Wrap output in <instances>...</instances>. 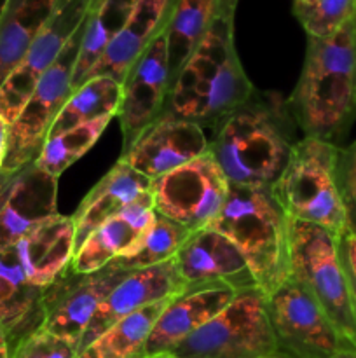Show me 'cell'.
I'll return each mask as SVG.
<instances>
[{
  "instance_id": "cell-1",
  "label": "cell",
  "mask_w": 356,
  "mask_h": 358,
  "mask_svg": "<svg viewBox=\"0 0 356 358\" xmlns=\"http://www.w3.org/2000/svg\"><path fill=\"white\" fill-rule=\"evenodd\" d=\"M297 128L286 98L255 87L244 103L212 128L208 150L229 184L272 185L300 140Z\"/></svg>"
},
{
  "instance_id": "cell-2",
  "label": "cell",
  "mask_w": 356,
  "mask_h": 358,
  "mask_svg": "<svg viewBox=\"0 0 356 358\" xmlns=\"http://www.w3.org/2000/svg\"><path fill=\"white\" fill-rule=\"evenodd\" d=\"M253 91L234 44V16L218 13L178 72L161 121H187L212 129Z\"/></svg>"
},
{
  "instance_id": "cell-3",
  "label": "cell",
  "mask_w": 356,
  "mask_h": 358,
  "mask_svg": "<svg viewBox=\"0 0 356 358\" xmlns=\"http://www.w3.org/2000/svg\"><path fill=\"white\" fill-rule=\"evenodd\" d=\"M288 105L302 136L335 143L349 128L356 117L353 20L330 37H307L302 72Z\"/></svg>"
},
{
  "instance_id": "cell-4",
  "label": "cell",
  "mask_w": 356,
  "mask_h": 358,
  "mask_svg": "<svg viewBox=\"0 0 356 358\" xmlns=\"http://www.w3.org/2000/svg\"><path fill=\"white\" fill-rule=\"evenodd\" d=\"M208 227L222 233L239 248L265 297L290 278V217L274 198L271 185L229 184L225 205Z\"/></svg>"
},
{
  "instance_id": "cell-5",
  "label": "cell",
  "mask_w": 356,
  "mask_h": 358,
  "mask_svg": "<svg viewBox=\"0 0 356 358\" xmlns=\"http://www.w3.org/2000/svg\"><path fill=\"white\" fill-rule=\"evenodd\" d=\"M339 152L337 143L302 136L271 189L290 219L313 224L341 240L349 222L337 180Z\"/></svg>"
},
{
  "instance_id": "cell-6",
  "label": "cell",
  "mask_w": 356,
  "mask_h": 358,
  "mask_svg": "<svg viewBox=\"0 0 356 358\" xmlns=\"http://www.w3.org/2000/svg\"><path fill=\"white\" fill-rule=\"evenodd\" d=\"M290 276L316 299L342 341L356 346L355 304L339 240L321 227L293 219H290Z\"/></svg>"
},
{
  "instance_id": "cell-7",
  "label": "cell",
  "mask_w": 356,
  "mask_h": 358,
  "mask_svg": "<svg viewBox=\"0 0 356 358\" xmlns=\"http://www.w3.org/2000/svg\"><path fill=\"white\" fill-rule=\"evenodd\" d=\"M168 353L178 358L279 357L267 297L258 289L237 292L229 306Z\"/></svg>"
},
{
  "instance_id": "cell-8",
  "label": "cell",
  "mask_w": 356,
  "mask_h": 358,
  "mask_svg": "<svg viewBox=\"0 0 356 358\" xmlns=\"http://www.w3.org/2000/svg\"><path fill=\"white\" fill-rule=\"evenodd\" d=\"M82 27L70 38L54 65L40 77L23 110L10 124L6 161L0 171L17 170L37 159L40 154L52 122L72 94L73 70L82 42Z\"/></svg>"
},
{
  "instance_id": "cell-9",
  "label": "cell",
  "mask_w": 356,
  "mask_h": 358,
  "mask_svg": "<svg viewBox=\"0 0 356 358\" xmlns=\"http://www.w3.org/2000/svg\"><path fill=\"white\" fill-rule=\"evenodd\" d=\"M150 192L156 213L194 233L208 227L223 208L229 182L208 150L198 159L154 180Z\"/></svg>"
},
{
  "instance_id": "cell-10",
  "label": "cell",
  "mask_w": 356,
  "mask_h": 358,
  "mask_svg": "<svg viewBox=\"0 0 356 358\" xmlns=\"http://www.w3.org/2000/svg\"><path fill=\"white\" fill-rule=\"evenodd\" d=\"M267 313L281 358H334L348 345L316 299L292 276L267 297Z\"/></svg>"
},
{
  "instance_id": "cell-11",
  "label": "cell",
  "mask_w": 356,
  "mask_h": 358,
  "mask_svg": "<svg viewBox=\"0 0 356 358\" xmlns=\"http://www.w3.org/2000/svg\"><path fill=\"white\" fill-rule=\"evenodd\" d=\"M91 0H59L23 59L6 77L0 86V115L9 124L16 121L40 77L54 65L70 38L82 27Z\"/></svg>"
},
{
  "instance_id": "cell-12",
  "label": "cell",
  "mask_w": 356,
  "mask_h": 358,
  "mask_svg": "<svg viewBox=\"0 0 356 358\" xmlns=\"http://www.w3.org/2000/svg\"><path fill=\"white\" fill-rule=\"evenodd\" d=\"M117 262H110L94 273H73L66 269L44 290V331L73 341L80 348L91 320L108 294L128 276Z\"/></svg>"
},
{
  "instance_id": "cell-13",
  "label": "cell",
  "mask_w": 356,
  "mask_h": 358,
  "mask_svg": "<svg viewBox=\"0 0 356 358\" xmlns=\"http://www.w3.org/2000/svg\"><path fill=\"white\" fill-rule=\"evenodd\" d=\"M170 90V65L163 31L133 63L121 84V105L117 112L122 133L121 154L128 152L150 126L161 121Z\"/></svg>"
},
{
  "instance_id": "cell-14",
  "label": "cell",
  "mask_w": 356,
  "mask_h": 358,
  "mask_svg": "<svg viewBox=\"0 0 356 358\" xmlns=\"http://www.w3.org/2000/svg\"><path fill=\"white\" fill-rule=\"evenodd\" d=\"M58 215V178L35 161L13 171H0V250Z\"/></svg>"
},
{
  "instance_id": "cell-15",
  "label": "cell",
  "mask_w": 356,
  "mask_h": 358,
  "mask_svg": "<svg viewBox=\"0 0 356 358\" xmlns=\"http://www.w3.org/2000/svg\"><path fill=\"white\" fill-rule=\"evenodd\" d=\"M175 264L184 283L181 292L216 285L236 292L258 289L239 248L213 227L191 233L175 255Z\"/></svg>"
},
{
  "instance_id": "cell-16",
  "label": "cell",
  "mask_w": 356,
  "mask_h": 358,
  "mask_svg": "<svg viewBox=\"0 0 356 358\" xmlns=\"http://www.w3.org/2000/svg\"><path fill=\"white\" fill-rule=\"evenodd\" d=\"M209 138L201 126L187 121H159L150 126L119 161L150 182L208 152Z\"/></svg>"
},
{
  "instance_id": "cell-17",
  "label": "cell",
  "mask_w": 356,
  "mask_h": 358,
  "mask_svg": "<svg viewBox=\"0 0 356 358\" xmlns=\"http://www.w3.org/2000/svg\"><path fill=\"white\" fill-rule=\"evenodd\" d=\"M181 289H184V283L177 271L175 259L152 266V268L128 273V276L108 294L107 299L98 308L86 334L82 336L79 352L91 345L94 339L100 338L108 327H112L121 318L161 301L173 299L180 296Z\"/></svg>"
},
{
  "instance_id": "cell-18",
  "label": "cell",
  "mask_w": 356,
  "mask_h": 358,
  "mask_svg": "<svg viewBox=\"0 0 356 358\" xmlns=\"http://www.w3.org/2000/svg\"><path fill=\"white\" fill-rule=\"evenodd\" d=\"M152 192H145L117 215L98 226L73 254L70 269L73 273H94L110 262L128 255L152 226Z\"/></svg>"
},
{
  "instance_id": "cell-19",
  "label": "cell",
  "mask_w": 356,
  "mask_h": 358,
  "mask_svg": "<svg viewBox=\"0 0 356 358\" xmlns=\"http://www.w3.org/2000/svg\"><path fill=\"white\" fill-rule=\"evenodd\" d=\"M237 292L230 287L187 290L173 297L157 318L145 345L143 357L168 353L229 306Z\"/></svg>"
},
{
  "instance_id": "cell-20",
  "label": "cell",
  "mask_w": 356,
  "mask_h": 358,
  "mask_svg": "<svg viewBox=\"0 0 356 358\" xmlns=\"http://www.w3.org/2000/svg\"><path fill=\"white\" fill-rule=\"evenodd\" d=\"M175 0H136L128 21L108 44L91 77L108 76L122 84L133 63L166 28Z\"/></svg>"
},
{
  "instance_id": "cell-21",
  "label": "cell",
  "mask_w": 356,
  "mask_h": 358,
  "mask_svg": "<svg viewBox=\"0 0 356 358\" xmlns=\"http://www.w3.org/2000/svg\"><path fill=\"white\" fill-rule=\"evenodd\" d=\"M31 285L47 289L70 268L75 254V224L72 215H54L14 245Z\"/></svg>"
},
{
  "instance_id": "cell-22",
  "label": "cell",
  "mask_w": 356,
  "mask_h": 358,
  "mask_svg": "<svg viewBox=\"0 0 356 358\" xmlns=\"http://www.w3.org/2000/svg\"><path fill=\"white\" fill-rule=\"evenodd\" d=\"M44 289L31 285L16 250H0V325L10 350L44 325Z\"/></svg>"
},
{
  "instance_id": "cell-23",
  "label": "cell",
  "mask_w": 356,
  "mask_h": 358,
  "mask_svg": "<svg viewBox=\"0 0 356 358\" xmlns=\"http://www.w3.org/2000/svg\"><path fill=\"white\" fill-rule=\"evenodd\" d=\"M152 182L133 170L124 161H117L107 175L87 192L72 215L75 224V250L98 226L117 215L136 198L150 191Z\"/></svg>"
},
{
  "instance_id": "cell-24",
  "label": "cell",
  "mask_w": 356,
  "mask_h": 358,
  "mask_svg": "<svg viewBox=\"0 0 356 358\" xmlns=\"http://www.w3.org/2000/svg\"><path fill=\"white\" fill-rule=\"evenodd\" d=\"M59 0H9L0 21V86L23 59Z\"/></svg>"
},
{
  "instance_id": "cell-25",
  "label": "cell",
  "mask_w": 356,
  "mask_h": 358,
  "mask_svg": "<svg viewBox=\"0 0 356 358\" xmlns=\"http://www.w3.org/2000/svg\"><path fill=\"white\" fill-rule=\"evenodd\" d=\"M218 13L220 0H175L164 28L171 86Z\"/></svg>"
},
{
  "instance_id": "cell-26",
  "label": "cell",
  "mask_w": 356,
  "mask_h": 358,
  "mask_svg": "<svg viewBox=\"0 0 356 358\" xmlns=\"http://www.w3.org/2000/svg\"><path fill=\"white\" fill-rule=\"evenodd\" d=\"M136 0H91L89 13L82 27L79 58L73 70L72 91L82 86L101 55L128 21Z\"/></svg>"
},
{
  "instance_id": "cell-27",
  "label": "cell",
  "mask_w": 356,
  "mask_h": 358,
  "mask_svg": "<svg viewBox=\"0 0 356 358\" xmlns=\"http://www.w3.org/2000/svg\"><path fill=\"white\" fill-rule=\"evenodd\" d=\"M170 301H161L121 318L80 350L77 358H143L147 339Z\"/></svg>"
},
{
  "instance_id": "cell-28",
  "label": "cell",
  "mask_w": 356,
  "mask_h": 358,
  "mask_svg": "<svg viewBox=\"0 0 356 358\" xmlns=\"http://www.w3.org/2000/svg\"><path fill=\"white\" fill-rule=\"evenodd\" d=\"M121 105V84L108 76H94L72 91L68 100L52 122L49 135H58L70 128L112 115L117 117Z\"/></svg>"
},
{
  "instance_id": "cell-29",
  "label": "cell",
  "mask_w": 356,
  "mask_h": 358,
  "mask_svg": "<svg viewBox=\"0 0 356 358\" xmlns=\"http://www.w3.org/2000/svg\"><path fill=\"white\" fill-rule=\"evenodd\" d=\"M112 119H114L112 115H105V117L84 122V124L66 129L58 135L47 136L40 154L35 159V164L51 177L59 178V175L66 168L72 166L98 142Z\"/></svg>"
},
{
  "instance_id": "cell-30",
  "label": "cell",
  "mask_w": 356,
  "mask_h": 358,
  "mask_svg": "<svg viewBox=\"0 0 356 358\" xmlns=\"http://www.w3.org/2000/svg\"><path fill=\"white\" fill-rule=\"evenodd\" d=\"M191 233L192 231H188L181 224L156 213L152 226L140 240V243L128 255L117 259L115 262L126 271H136V269L163 264L175 259Z\"/></svg>"
},
{
  "instance_id": "cell-31",
  "label": "cell",
  "mask_w": 356,
  "mask_h": 358,
  "mask_svg": "<svg viewBox=\"0 0 356 358\" xmlns=\"http://www.w3.org/2000/svg\"><path fill=\"white\" fill-rule=\"evenodd\" d=\"M293 14L307 37L325 38L355 17L356 0H309L293 3Z\"/></svg>"
},
{
  "instance_id": "cell-32",
  "label": "cell",
  "mask_w": 356,
  "mask_h": 358,
  "mask_svg": "<svg viewBox=\"0 0 356 358\" xmlns=\"http://www.w3.org/2000/svg\"><path fill=\"white\" fill-rule=\"evenodd\" d=\"M79 346L73 341L52 334V332L40 331L34 332L27 339L20 343L13 350L10 358H77Z\"/></svg>"
},
{
  "instance_id": "cell-33",
  "label": "cell",
  "mask_w": 356,
  "mask_h": 358,
  "mask_svg": "<svg viewBox=\"0 0 356 358\" xmlns=\"http://www.w3.org/2000/svg\"><path fill=\"white\" fill-rule=\"evenodd\" d=\"M337 180L348 213L349 231L356 234V140L339 152Z\"/></svg>"
},
{
  "instance_id": "cell-34",
  "label": "cell",
  "mask_w": 356,
  "mask_h": 358,
  "mask_svg": "<svg viewBox=\"0 0 356 358\" xmlns=\"http://www.w3.org/2000/svg\"><path fill=\"white\" fill-rule=\"evenodd\" d=\"M339 250H341L342 264L348 273L349 285H351V289H356V234L348 231L339 240Z\"/></svg>"
},
{
  "instance_id": "cell-35",
  "label": "cell",
  "mask_w": 356,
  "mask_h": 358,
  "mask_svg": "<svg viewBox=\"0 0 356 358\" xmlns=\"http://www.w3.org/2000/svg\"><path fill=\"white\" fill-rule=\"evenodd\" d=\"M9 129L10 124L0 115V170H2L3 161H6L7 143H9Z\"/></svg>"
},
{
  "instance_id": "cell-36",
  "label": "cell",
  "mask_w": 356,
  "mask_h": 358,
  "mask_svg": "<svg viewBox=\"0 0 356 358\" xmlns=\"http://www.w3.org/2000/svg\"><path fill=\"white\" fill-rule=\"evenodd\" d=\"M13 357V350H10L9 338H7L6 331L0 325V358H10Z\"/></svg>"
},
{
  "instance_id": "cell-37",
  "label": "cell",
  "mask_w": 356,
  "mask_h": 358,
  "mask_svg": "<svg viewBox=\"0 0 356 358\" xmlns=\"http://www.w3.org/2000/svg\"><path fill=\"white\" fill-rule=\"evenodd\" d=\"M239 0H220V13L225 14H236V7Z\"/></svg>"
},
{
  "instance_id": "cell-38",
  "label": "cell",
  "mask_w": 356,
  "mask_h": 358,
  "mask_svg": "<svg viewBox=\"0 0 356 358\" xmlns=\"http://www.w3.org/2000/svg\"><path fill=\"white\" fill-rule=\"evenodd\" d=\"M334 358H356V346L344 345L337 353H335Z\"/></svg>"
},
{
  "instance_id": "cell-39",
  "label": "cell",
  "mask_w": 356,
  "mask_h": 358,
  "mask_svg": "<svg viewBox=\"0 0 356 358\" xmlns=\"http://www.w3.org/2000/svg\"><path fill=\"white\" fill-rule=\"evenodd\" d=\"M143 358H178V357H175L173 353H157V355H150V357H143Z\"/></svg>"
},
{
  "instance_id": "cell-40",
  "label": "cell",
  "mask_w": 356,
  "mask_h": 358,
  "mask_svg": "<svg viewBox=\"0 0 356 358\" xmlns=\"http://www.w3.org/2000/svg\"><path fill=\"white\" fill-rule=\"evenodd\" d=\"M7 2H9V0H0V21H2V17H3V13H6Z\"/></svg>"
},
{
  "instance_id": "cell-41",
  "label": "cell",
  "mask_w": 356,
  "mask_h": 358,
  "mask_svg": "<svg viewBox=\"0 0 356 358\" xmlns=\"http://www.w3.org/2000/svg\"><path fill=\"white\" fill-rule=\"evenodd\" d=\"M353 294V304H355V317H356V289H351Z\"/></svg>"
},
{
  "instance_id": "cell-42",
  "label": "cell",
  "mask_w": 356,
  "mask_h": 358,
  "mask_svg": "<svg viewBox=\"0 0 356 358\" xmlns=\"http://www.w3.org/2000/svg\"><path fill=\"white\" fill-rule=\"evenodd\" d=\"M353 30H355V42H356V14L353 17Z\"/></svg>"
},
{
  "instance_id": "cell-43",
  "label": "cell",
  "mask_w": 356,
  "mask_h": 358,
  "mask_svg": "<svg viewBox=\"0 0 356 358\" xmlns=\"http://www.w3.org/2000/svg\"><path fill=\"white\" fill-rule=\"evenodd\" d=\"M300 2H309V0H293V3H300Z\"/></svg>"
},
{
  "instance_id": "cell-44",
  "label": "cell",
  "mask_w": 356,
  "mask_h": 358,
  "mask_svg": "<svg viewBox=\"0 0 356 358\" xmlns=\"http://www.w3.org/2000/svg\"><path fill=\"white\" fill-rule=\"evenodd\" d=\"M271 358H281V357H271Z\"/></svg>"
}]
</instances>
